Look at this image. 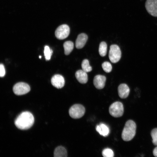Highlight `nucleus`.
<instances>
[{
    "label": "nucleus",
    "mask_w": 157,
    "mask_h": 157,
    "mask_svg": "<svg viewBox=\"0 0 157 157\" xmlns=\"http://www.w3.org/2000/svg\"><path fill=\"white\" fill-rule=\"evenodd\" d=\"M34 122L32 114L28 111H24L20 113L15 121V124L19 129L26 130L30 128Z\"/></svg>",
    "instance_id": "1"
},
{
    "label": "nucleus",
    "mask_w": 157,
    "mask_h": 157,
    "mask_svg": "<svg viewBox=\"0 0 157 157\" xmlns=\"http://www.w3.org/2000/svg\"><path fill=\"white\" fill-rule=\"evenodd\" d=\"M136 125L135 122L131 120L126 123L122 133V138L124 141H129L132 140L136 133Z\"/></svg>",
    "instance_id": "2"
},
{
    "label": "nucleus",
    "mask_w": 157,
    "mask_h": 157,
    "mask_svg": "<svg viewBox=\"0 0 157 157\" xmlns=\"http://www.w3.org/2000/svg\"><path fill=\"white\" fill-rule=\"evenodd\" d=\"M85 112L84 107L80 104H75L72 106L69 111L70 116L72 118L76 119L81 117Z\"/></svg>",
    "instance_id": "3"
},
{
    "label": "nucleus",
    "mask_w": 157,
    "mask_h": 157,
    "mask_svg": "<svg viewBox=\"0 0 157 157\" xmlns=\"http://www.w3.org/2000/svg\"><path fill=\"white\" fill-rule=\"evenodd\" d=\"M109 111L110 114L113 117H120L124 113L123 105L120 102H115L110 105Z\"/></svg>",
    "instance_id": "4"
},
{
    "label": "nucleus",
    "mask_w": 157,
    "mask_h": 157,
    "mask_svg": "<svg viewBox=\"0 0 157 157\" xmlns=\"http://www.w3.org/2000/svg\"><path fill=\"white\" fill-rule=\"evenodd\" d=\"M109 58L111 62L116 63L121 58V52L119 47L116 44H113L110 47L109 52Z\"/></svg>",
    "instance_id": "5"
},
{
    "label": "nucleus",
    "mask_w": 157,
    "mask_h": 157,
    "mask_svg": "<svg viewBox=\"0 0 157 157\" xmlns=\"http://www.w3.org/2000/svg\"><path fill=\"white\" fill-rule=\"evenodd\" d=\"M30 90V88L29 85L26 83L22 82L16 83L13 88L14 93L18 95L26 94Z\"/></svg>",
    "instance_id": "6"
},
{
    "label": "nucleus",
    "mask_w": 157,
    "mask_h": 157,
    "mask_svg": "<svg viewBox=\"0 0 157 157\" xmlns=\"http://www.w3.org/2000/svg\"><path fill=\"white\" fill-rule=\"evenodd\" d=\"M70 32L69 26L67 24H63L58 27L55 32L56 38L59 40H63L67 38Z\"/></svg>",
    "instance_id": "7"
},
{
    "label": "nucleus",
    "mask_w": 157,
    "mask_h": 157,
    "mask_svg": "<svg viewBox=\"0 0 157 157\" xmlns=\"http://www.w3.org/2000/svg\"><path fill=\"white\" fill-rule=\"evenodd\" d=\"M145 7L149 13L153 16L157 17V0H147Z\"/></svg>",
    "instance_id": "8"
},
{
    "label": "nucleus",
    "mask_w": 157,
    "mask_h": 157,
    "mask_svg": "<svg viewBox=\"0 0 157 157\" xmlns=\"http://www.w3.org/2000/svg\"><path fill=\"white\" fill-rule=\"evenodd\" d=\"M51 82L53 85L58 89L63 88L65 83L63 77L58 74L54 75L51 78Z\"/></svg>",
    "instance_id": "9"
},
{
    "label": "nucleus",
    "mask_w": 157,
    "mask_h": 157,
    "mask_svg": "<svg viewBox=\"0 0 157 157\" xmlns=\"http://www.w3.org/2000/svg\"><path fill=\"white\" fill-rule=\"evenodd\" d=\"M106 80L105 76L101 75H97L94 77L93 84L97 89H102L105 86Z\"/></svg>",
    "instance_id": "10"
},
{
    "label": "nucleus",
    "mask_w": 157,
    "mask_h": 157,
    "mask_svg": "<svg viewBox=\"0 0 157 157\" xmlns=\"http://www.w3.org/2000/svg\"><path fill=\"white\" fill-rule=\"evenodd\" d=\"M118 92L119 97L122 99H125L129 96L130 92V89L126 84L122 83L119 86Z\"/></svg>",
    "instance_id": "11"
},
{
    "label": "nucleus",
    "mask_w": 157,
    "mask_h": 157,
    "mask_svg": "<svg viewBox=\"0 0 157 157\" xmlns=\"http://www.w3.org/2000/svg\"><path fill=\"white\" fill-rule=\"evenodd\" d=\"M88 39V36L85 33H82L78 35L75 42L76 48L78 49L83 48L85 44Z\"/></svg>",
    "instance_id": "12"
},
{
    "label": "nucleus",
    "mask_w": 157,
    "mask_h": 157,
    "mask_svg": "<svg viewBox=\"0 0 157 157\" xmlns=\"http://www.w3.org/2000/svg\"><path fill=\"white\" fill-rule=\"evenodd\" d=\"M87 72L82 70L77 71L75 74V76L78 81L81 83H86L88 81Z\"/></svg>",
    "instance_id": "13"
},
{
    "label": "nucleus",
    "mask_w": 157,
    "mask_h": 157,
    "mask_svg": "<svg viewBox=\"0 0 157 157\" xmlns=\"http://www.w3.org/2000/svg\"><path fill=\"white\" fill-rule=\"evenodd\" d=\"M96 129L100 135L105 137L108 136L110 132L108 127L103 123L97 125Z\"/></svg>",
    "instance_id": "14"
},
{
    "label": "nucleus",
    "mask_w": 157,
    "mask_h": 157,
    "mask_svg": "<svg viewBox=\"0 0 157 157\" xmlns=\"http://www.w3.org/2000/svg\"><path fill=\"white\" fill-rule=\"evenodd\" d=\"M54 156L55 157H66L67 156V151L64 147L58 146L55 149Z\"/></svg>",
    "instance_id": "15"
},
{
    "label": "nucleus",
    "mask_w": 157,
    "mask_h": 157,
    "mask_svg": "<svg viewBox=\"0 0 157 157\" xmlns=\"http://www.w3.org/2000/svg\"><path fill=\"white\" fill-rule=\"evenodd\" d=\"M64 53L66 55H68L72 51L74 47L73 43L70 41L65 42L63 45Z\"/></svg>",
    "instance_id": "16"
},
{
    "label": "nucleus",
    "mask_w": 157,
    "mask_h": 157,
    "mask_svg": "<svg viewBox=\"0 0 157 157\" xmlns=\"http://www.w3.org/2000/svg\"><path fill=\"white\" fill-rule=\"evenodd\" d=\"M107 45L106 42H101L99 45V52L100 55L102 57L105 56L106 54Z\"/></svg>",
    "instance_id": "17"
},
{
    "label": "nucleus",
    "mask_w": 157,
    "mask_h": 157,
    "mask_svg": "<svg viewBox=\"0 0 157 157\" xmlns=\"http://www.w3.org/2000/svg\"><path fill=\"white\" fill-rule=\"evenodd\" d=\"M81 65L82 70L86 72H89L92 70V68L90 66L89 61L87 59L83 60Z\"/></svg>",
    "instance_id": "18"
},
{
    "label": "nucleus",
    "mask_w": 157,
    "mask_h": 157,
    "mask_svg": "<svg viewBox=\"0 0 157 157\" xmlns=\"http://www.w3.org/2000/svg\"><path fill=\"white\" fill-rule=\"evenodd\" d=\"M53 51L48 46H45L44 48V53L45 58L47 60H49L52 55Z\"/></svg>",
    "instance_id": "19"
},
{
    "label": "nucleus",
    "mask_w": 157,
    "mask_h": 157,
    "mask_svg": "<svg viewBox=\"0 0 157 157\" xmlns=\"http://www.w3.org/2000/svg\"><path fill=\"white\" fill-rule=\"evenodd\" d=\"M102 67L104 70L107 73L110 72L112 70L111 64L107 61L104 62L102 64Z\"/></svg>",
    "instance_id": "20"
},
{
    "label": "nucleus",
    "mask_w": 157,
    "mask_h": 157,
    "mask_svg": "<svg viewBox=\"0 0 157 157\" xmlns=\"http://www.w3.org/2000/svg\"><path fill=\"white\" fill-rule=\"evenodd\" d=\"M102 153L104 157H113L114 156L113 151L109 148L105 149L103 150Z\"/></svg>",
    "instance_id": "21"
},
{
    "label": "nucleus",
    "mask_w": 157,
    "mask_h": 157,
    "mask_svg": "<svg viewBox=\"0 0 157 157\" xmlns=\"http://www.w3.org/2000/svg\"><path fill=\"white\" fill-rule=\"evenodd\" d=\"M151 135L152 137L153 144L157 146V128L153 129L151 131Z\"/></svg>",
    "instance_id": "22"
},
{
    "label": "nucleus",
    "mask_w": 157,
    "mask_h": 157,
    "mask_svg": "<svg viewBox=\"0 0 157 157\" xmlns=\"http://www.w3.org/2000/svg\"><path fill=\"white\" fill-rule=\"evenodd\" d=\"M5 74V70L4 65L2 64L0 65V76L1 77H3Z\"/></svg>",
    "instance_id": "23"
},
{
    "label": "nucleus",
    "mask_w": 157,
    "mask_h": 157,
    "mask_svg": "<svg viewBox=\"0 0 157 157\" xmlns=\"http://www.w3.org/2000/svg\"><path fill=\"white\" fill-rule=\"evenodd\" d=\"M153 153L154 156L157 157V146L153 150Z\"/></svg>",
    "instance_id": "24"
},
{
    "label": "nucleus",
    "mask_w": 157,
    "mask_h": 157,
    "mask_svg": "<svg viewBox=\"0 0 157 157\" xmlns=\"http://www.w3.org/2000/svg\"><path fill=\"white\" fill-rule=\"evenodd\" d=\"M39 58H41V56H39Z\"/></svg>",
    "instance_id": "25"
}]
</instances>
